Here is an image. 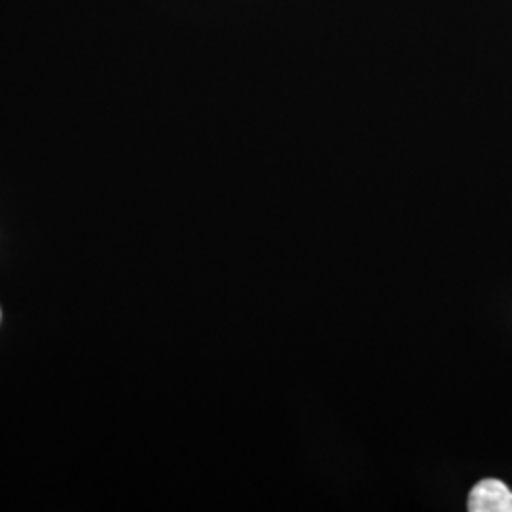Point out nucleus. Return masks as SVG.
Returning a JSON list of instances; mask_svg holds the SVG:
<instances>
[{"label": "nucleus", "instance_id": "1", "mask_svg": "<svg viewBox=\"0 0 512 512\" xmlns=\"http://www.w3.org/2000/svg\"><path fill=\"white\" fill-rule=\"evenodd\" d=\"M467 509L471 512H512V492L497 478H484L469 494Z\"/></svg>", "mask_w": 512, "mask_h": 512}]
</instances>
